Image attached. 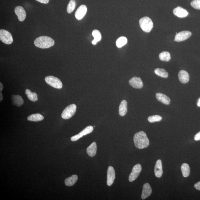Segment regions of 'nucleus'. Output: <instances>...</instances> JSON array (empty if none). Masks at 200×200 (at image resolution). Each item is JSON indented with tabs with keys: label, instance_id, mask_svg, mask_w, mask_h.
Here are the masks:
<instances>
[{
	"label": "nucleus",
	"instance_id": "nucleus-1",
	"mask_svg": "<svg viewBox=\"0 0 200 200\" xmlns=\"http://www.w3.org/2000/svg\"><path fill=\"white\" fill-rule=\"evenodd\" d=\"M134 141L135 146L139 149L146 148L149 145V140L146 134L143 131H140L135 134Z\"/></svg>",
	"mask_w": 200,
	"mask_h": 200
},
{
	"label": "nucleus",
	"instance_id": "nucleus-2",
	"mask_svg": "<svg viewBox=\"0 0 200 200\" xmlns=\"http://www.w3.org/2000/svg\"><path fill=\"white\" fill-rule=\"evenodd\" d=\"M34 44L38 48L47 49L54 46L55 41L49 37L42 36L36 38L34 41Z\"/></svg>",
	"mask_w": 200,
	"mask_h": 200
},
{
	"label": "nucleus",
	"instance_id": "nucleus-3",
	"mask_svg": "<svg viewBox=\"0 0 200 200\" xmlns=\"http://www.w3.org/2000/svg\"><path fill=\"white\" fill-rule=\"evenodd\" d=\"M139 22L140 27L145 32H149L153 28V23L148 17H144L141 18Z\"/></svg>",
	"mask_w": 200,
	"mask_h": 200
},
{
	"label": "nucleus",
	"instance_id": "nucleus-4",
	"mask_svg": "<svg viewBox=\"0 0 200 200\" xmlns=\"http://www.w3.org/2000/svg\"><path fill=\"white\" fill-rule=\"evenodd\" d=\"M45 81L47 84L54 88L61 89L62 88V82L57 77L49 76L46 77Z\"/></svg>",
	"mask_w": 200,
	"mask_h": 200
},
{
	"label": "nucleus",
	"instance_id": "nucleus-5",
	"mask_svg": "<svg viewBox=\"0 0 200 200\" xmlns=\"http://www.w3.org/2000/svg\"><path fill=\"white\" fill-rule=\"evenodd\" d=\"M76 110V106L75 104H71L64 110L61 117L65 119H68L73 116Z\"/></svg>",
	"mask_w": 200,
	"mask_h": 200
},
{
	"label": "nucleus",
	"instance_id": "nucleus-6",
	"mask_svg": "<svg viewBox=\"0 0 200 200\" xmlns=\"http://www.w3.org/2000/svg\"><path fill=\"white\" fill-rule=\"evenodd\" d=\"M0 39L4 43L6 44H11L13 42L11 34L5 29L0 30Z\"/></svg>",
	"mask_w": 200,
	"mask_h": 200
},
{
	"label": "nucleus",
	"instance_id": "nucleus-7",
	"mask_svg": "<svg viewBox=\"0 0 200 200\" xmlns=\"http://www.w3.org/2000/svg\"><path fill=\"white\" fill-rule=\"evenodd\" d=\"M142 171V166L140 164H137L133 168L132 172L130 174L129 180L132 182L136 179Z\"/></svg>",
	"mask_w": 200,
	"mask_h": 200
},
{
	"label": "nucleus",
	"instance_id": "nucleus-8",
	"mask_svg": "<svg viewBox=\"0 0 200 200\" xmlns=\"http://www.w3.org/2000/svg\"><path fill=\"white\" fill-rule=\"evenodd\" d=\"M94 128L93 127L91 126H89L86 127L85 129L83 130L81 132H80L79 134H77V135L71 137V140L72 141H77L79 139L82 138L84 136L87 135V134H89L92 132L93 131Z\"/></svg>",
	"mask_w": 200,
	"mask_h": 200
},
{
	"label": "nucleus",
	"instance_id": "nucleus-9",
	"mask_svg": "<svg viewBox=\"0 0 200 200\" xmlns=\"http://www.w3.org/2000/svg\"><path fill=\"white\" fill-rule=\"evenodd\" d=\"M115 178V170L113 167L109 166L107 171V184L108 186H111L113 184Z\"/></svg>",
	"mask_w": 200,
	"mask_h": 200
},
{
	"label": "nucleus",
	"instance_id": "nucleus-10",
	"mask_svg": "<svg viewBox=\"0 0 200 200\" xmlns=\"http://www.w3.org/2000/svg\"><path fill=\"white\" fill-rule=\"evenodd\" d=\"M191 35H192V33L190 31H182L176 34L174 41L178 42H182L188 39L191 36Z\"/></svg>",
	"mask_w": 200,
	"mask_h": 200
},
{
	"label": "nucleus",
	"instance_id": "nucleus-11",
	"mask_svg": "<svg viewBox=\"0 0 200 200\" xmlns=\"http://www.w3.org/2000/svg\"><path fill=\"white\" fill-rule=\"evenodd\" d=\"M15 12L17 16L18 19L21 22H23L26 18V13L25 9L21 6H18L16 7Z\"/></svg>",
	"mask_w": 200,
	"mask_h": 200
},
{
	"label": "nucleus",
	"instance_id": "nucleus-12",
	"mask_svg": "<svg viewBox=\"0 0 200 200\" xmlns=\"http://www.w3.org/2000/svg\"><path fill=\"white\" fill-rule=\"evenodd\" d=\"M129 84L131 86L136 89H141L143 86L142 80L141 78L134 77L129 81Z\"/></svg>",
	"mask_w": 200,
	"mask_h": 200
},
{
	"label": "nucleus",
	"instance_id": "nucleus-13",
	"mask_svg": "<svg viewBox=\"0 0 200 200\" xmlns=\"http://www.w3.org/2000/svg\"><path fill=\"white\" fill-rule=\"evenodd\" d=\"M87 8L85 5L80 6L75 13L76 18L78 20L82 19L86 14Z\"/></svg>",
	"mask_w": 200,
	"mask_h": 200
},
{
	"label": "nucleus",
	"instance_id": "nucleus-14",
	"mask_svg": "<svg viewBox=\"0 0 200 200\" xmlns=\"http://www.w3.org/2000/svg\"><path fill=\"white\" fill-rule=\"evenodd\" d=\"M152 188L150 186L149 184L148 183L144 184L143 186V191L141 196L142 199H145L148 198L152 194Z\"/></svg>",
	"mask_w": 200,
	"mask_h": 200
},
{
	"label": "nucleus",
	"instance_id": "nucleus-15",
	"mask_svg": "<svg viewBox=\"0 0 200 200\" xmlns=\"http://www.w3.org/2000/svg\"><path fill=\"white\" fill-rule=\"evenodd\" d=\"M173 13L174 15L180 18H185L189 14L186 10L180 6L174 9Z\"/></svg>",
	"mask_w": 200,
	"mask_h": 200
},
{
	"label": "nucleus",
	"instance_id": "nucleus-16",
	"mask_svg": "<svg viewBox=\"0 0 200 200\" xmlns=\"http://www.w3.org/2000/svg\"><path fill=\"white\" fill-rule=\"evenodd\" d=\"M179 79L182 83L186 84L189 80V76L188 72L184 70H181L178 74Z\"/></svg>",
	"mask_w": 200,
	"mask_h": 200
},
{
	"label": "nucleus",
	"instance_id": "nucleus-17",
	"mask_svg": "<svg viewBox=\"0 0 200 200\" xmlns=\"http://www.w3.org/2000/svg\"><path fill=\"white\" fill-rule=\"evenodd\" d=\"M155 174L157 178H161L163 174L162 161L159 159L156 161L155 167Z\"/></svg>",
	"mask_w": 200,
	"mask_h": 200
},
{
	"label": "nucleus",
	"instance_id": "nucleus-18",
	"mask_svg": "<svg viewBox=\"0 0 200 200\" xmlns=\"http://www.w3.org/2000/svg\"><path fill=\"white\" fill-rule=\"evenodd\" d=\"M156 97L158 101L162 102V103L166 105H169L171 100L165 94L158 93L156 95Z\"/></svg>",
	"mask_w": 200,
	"mask_h": 200
},
{
	"label": "nucleus",
	"instance_id": "nucleus-19",
	"mask_svg": "<svg viewBox=\"0 0 200 200\" xmlns=\"http://www.w3.org/2000/svg\"><path fill=\"white\" fill-rule=\"evenodd\" d=\"M11 100L12 104L17 106H21L24 103L23 99L19 95H12L11 96Z\"/></svg>",
	"mask_w": 200,
	"mask_h": 200
},
{
	"label": "nucleus",
	"instance_id": "nucleus-20",
	"mask_svg": "<svg viewBox=\"0 0 200 200\" xmlns=\"http://www.w3.org/2000/svg\"><path fill=\"white\" fill-rule=\"evenodd\" d=\"M87 153L89 156L91 157H94L96 154L97 151V145L96 143L93 142L86 150Z\"/></svg>",
	"mask_w": 200,
	"mask_h": 200
},
{
	"label": "nucleus",
	"instance_id": "nucleus-21",
	"mask_svg": "<svg viewBox=\"0 0 200 200\" xmlns=\"http://www.w3.org/2000/svg\"><path fill=\"white\" fill-rule=\"evenodd\" d=\"M127 109V102L126 100H123L120 104L119 107V114L121 116H123L126 114Z\"/></svg>",
	"mask_w": 200,
	"mask_h": 200
},
{
	"label": "nucleus",
	"instance_id": "nucleus-22",
	"mask_svg": "<svg viewBox=\"0 0 200 200\" xmlns=\"http://www.w3.org/2000/svg\"><path fill=\"white\" fill-rule=\"evenodd\" d=\"M78 176L76 175H73L71 177L66 179L65 181L66 185L68 186H71L74 185L78 181Z\"/></svg>",
	"mask_w": 200,
	"mask_h": 200
},
{
	"label": "nucleus",
	"instance_id": "nucleus-23",
	"mask_svg": "<svg viewBox=\"0 0 200 200\" xmlns=\"http://www.w3.org/2000/svg\"><path fill=\"white\" fill-rule=\"evenodd\" d=\"M43 116L39 114H36L30 115L28 117L27 119L29 121H33V122H38L42 121L44 119Z\"/></svg>",
	"mask_w": 200,
	"mask_h": 200
},
{
	"label": "nucleus",
	"instance_id": "nucleus-24",
	"mask_svg": "<svg viewBox=\"0 0 200 200\" xmlns=\"http://www.w3.org/2000/svg\"><path fill=\"white\" fill-rule=\"evenodd\" d=\"M25 92L27 97L30 101L32 102H36L38 101V96L36 93L32 92L29 89L26 90Z\"/></svg>",
	"mask_w": 200,
	"mask_h": 200
},
{
	"label": "nucleus",
	"instance_id": "nucleus-25",
	"mask_svg": "<svg viewBox=\"0 0 200 200\" xmlns=\"http://www.w3.org/2000/svg\"><path fill=\"white\" fill-rule=\"evenodd\" d=\"M181 169L183 176L185 178L188 177L190 173V168L188 164L186 163L183 164Z\"/></svg>",
	"mask_w": 200,
	"mask_h": 200
},
{
	"label": "nucleus",
	"instance_id": "nucleus-26",
	"mask_svg": "<svg viewBox=\"0 0 200 200\" xmlns=\"http://www.w3.org/2000/svg\"><path fill=\"white\" fill-rule=\"evenodd\" d=\"M155 74L159 76L164 78H167L168 76V73L164 69L156 68L154 71Z\"/></svg>",
	"mask_w": 200,
	"mask_h": 200
},
{
	"label": "nucleus",
	"instance_id": "nucleus-27",
	"mask_svg": "<svg viewBox=\"0 0 200 200\" xmlns=\"http://www.w3.org/2000/svg\"><path fill=\"white\" fill-rule=\"evenodd\" d=\"M159 58L161 61L168 62L171 59V55L168 52H163L160 54Z\"/></svg>",
	"mask_w": 200,
	"mask_h": 200
},
{
	"label": "nucleus",
	"instance_id": "nucleus-28",
	"mask_svg": "<svg viewBox=\"0 0 200 200\" xmlns=\"http://www.w3.org/2000/svg\"><path fill=\"white\" fill-rule=\"evenodd\" d=\"M127 39L125 37H120L117 39L116 42V46L118 48H121L127 44Z\"/></svg>",
	"mask_w": 200,
	"mask_h": 200
},
{
	"label": "nucleus",
	"instance_id": "nucleus-29",
	"mask_svg": "<svg viewBox=\"0 0 200 200\" xmlns=\"http://www.w3.org/2000/svg\"><path fill=\"white\" fill-rule=\"evenodd\" d=\"M76 7V2L74 0L70 1L67 6V11L68 14H71L75 9Z\"/></svg>",
	"mask_w": 200,
	"mask_h": 200
},
{
	"label": "nucleus",
	"instance_id": "nucleus-30",
	"mask_svg": "<svg viewBox=\"0 0 200 200\" xmlns=\"http://www.w3.org/2000/svg\"><path fill=\"white\" fill-rule=\"evenodd\" d=\"M162 119V117L159 115H155L149 117L148 120L150 123L159 122Z\"/></svg>",
	"mask_w": 200,
	"mask_h": 200
},
{
	"label": "nucleus",
	"instance_id": "nucleus-31",
	"mask_svg": "<svg viewBox=\"0 0 200 200\" xmlns=\"http://www.w3.org/2000/svg\"><path fill=\"white\" fill-rule=\"evenodd\" d=\"M92 35L94 36V39L97 42L101 41L102 36L101 33L97 30H94L92 32Z\"/></svg>",
	"mask_w": 200,
	"mask_h": 200
},
{
	"label": "nucleus",
	"instance_id": "nucleus-32",
	"mask_svg": "<svg viewBox=\"0 0 200 200\" xmlns=\"http://www.w3.org/2000/svg\"><path fill=\"white\" fill-rule=\"evenodd\" d=\"M191 5L195 9L200 10V0H194L191 2Z\"/></svg>",
	"mask_w": 200,
	"mask_h": 200
},
{
	"label": "nucleus",
	"instance_id": "nucleus-33",
	"mask_svg": "<svg viewBox=\"0 0 200 200\" xmlns=\"http://www.w3.org/2000/svg\"><path fill=\"white\" fill-rule=\"evenodd\" d=\"M194 139L196 141H200V131L197 133L196 135H195L194 137Z\"/></svg>",
	"mask_w": 200,
	"mask_h": 200
},
{
	"label": "nucleus",
	"instance_id": "nucleus-34",
	"mask_svg": "<svg viewBox=\"0 0 200 200\" xmlns=\"http://www.w3.org/2000/svg\"><path fill=\"white\" fill-rule=\"evenodd\" d=\"M194 187L197 190L200 191V181L195 184V185H194Z\"/></svg>",
	"mask_w": 200,
	"mask_h": 200
},
{
	"label": "nucleus",
	"instance_id": "nucleus-35",
	"mask_svg": "<svg viewBox=\"0 0 200 200\" xmlns=\"http://www.w3.org/2000/svg\"><path fill=\"white\" fill-rule=\"evenodd\" d=\"M36 1L41 3L47 4L49 2V0H36Z\"/></svg>",
	"mask_w": 200,
	"mask_h": 200
},
{
	"label": "nucleus",
	"instance_id": "nucleus-36",
	"mask_svg": "<svg viewBox=\"0 0 200 200\" xmlns=\"http://www.w3.org/2000/svg\"><path fill=\"white\" fill-rule=\"evenodd\" d=\"M0 85H0V91H1V93L3 88V85L2 84L1 82L0 83Z\"/></svg>",
	"mask_w": 200,
	"mask_h": 200
},
{
	"label": "nucleus",
	"instance_id": "nucleus-37",
	"mask_svg": "<svg viewBox=\"0 0 200 200\" xmlns=\"http://www.w3.org/2000/svg\"><path fill=\"white\" fill-rule=\"evenodd\" d=\"M92 42L93 45H96L97 42L96 40L94 39L93 40Z\"/></svg>",
	"mask_w": 200,
	"mask_h": 200
},
{
	"label": "nucleus",
	"instance_id": "nucleus-38",
	"mask_svg": "<svg viewBox=\"0 0 200 200\" xmlns=\"http://www.w3.org/2000/svg\"><path fill=\"white\" fill-rule=\"evenodd\" d=\"M198 106H200V98L198 102Z\"/></svg>",
	"mask_w": 200,
	"mask_h": 200
}]
</instances>
